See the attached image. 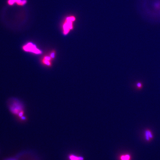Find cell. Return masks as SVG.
Listing matches in <instances>:
<instances>
[{"mask_svg":"<svg viewBox=\"0 0 160 160\" xmlns=\"http://www.w3.org/2000/svg\"><path fill=\"white\" fill-rule=\"evenodd\" d=\"M9 109L12 113L18 116L20 113L24 111L23 104L16 98H12L9 101Z\"/></svg>","mask_w":160,"mask_h":160,"instance_id":"6da1fadb","label":"cell"},{"mask_svg":"<svg viewBox=\"0 0 160 160\" xmlns=\"http://www.w3.org/2000/svg\"><path fill=\"white\" fill-rule=\"evenodd\" d=\"M75 20V18L74 16L67 17L66 18L62 26L63 34L66 35L73 29V22Z\"/></svg>","mask_w":160,"mask_h":160,"instance_id":"7a4b0ae2","label":"cell"},{"mask_svg":"<svg viewBox=\"0 0 160 160\" xmlns=\"http://www.w3.org/2000/svg\"><path fill=\"white\" fill-rule=\"evenodd\" d=\"M23 51L31 53L35 55H40L42 54V51L38 48L35 44L32 42L26 43L22 47Z\"/></svg>","mask_w":160,"mask_h":160,"instance_id":"3957f363","label":"cell"},{"mask_svg":"<svg viewBox=\"0 0 160 160\" xmlns=\"http://www.w3.org/2000/svg\"><path fill=\"white\" fill-rule=\"evenodd\" d=\"M69 160H84V157L81 156H77L75 155L71 154L69 156Z\"/></svg>","mask_w":160,"mask_h":160,"instance_id":"277c9868","label":"cell"},{"mask_svg":"<svg viewBox=\"0 0 160 160\" xmlns=\"http://www.w3.org/2000/svg\"><path fill=\"white\" fill-rule=\"evenodd\" d=\"M14 3H16L19 6H22L27 3L26 0H13Z\"/></svg>","mask_w":160,"mask_h":160,"instance_id":"5b68a950","label":"cell"},{"mask_svg":"<svg viewBox=\"0 0 160 160\" xmlns=\"http://www.w3.org/2000/svg\"><path fill=\"white\" fill-rule=\"evenodd\" d=\"M121 160H131V156L130 155L128 154L122 155L121 157Z\"/></svg>","mask_w":160,"mask_h":160,"instance_id":"8992f818","label":"cell"},{"mask_svg":"<svg viewBox=\"0 0 160 160\" xmlns=\"http://www.w3.org/2000/svg\"><path fill=\"white\" fill-rule=\"evenodd\" d=\"M49 55H50L51 58H52V59L53 60L56 56V52L54 50L51 51L49 53Z\"/></svg>","mask_w":160,"mask_h":160,"instance_id":"52a82bcc","label":"cell"},{"mask_svg":"<svg viewBox=\"0 0 160 160\" xmlns=\"http://www.w3.org/2000/svg\"><path fill=\"white\" fill-rule=\"evenodd\" d=\"M145 139L148 141H149L151 138L150 137L149 135V133L148 130H146L145 132Z\"/></svg>","mask_w":160,"mask_h":160,"instance_id":"ba28073f","label":"cell"},{"mask_svg":"<svg viewBox=\"0 0 160 160\" xmlns=\"http://www.w3.org/2000/svg\"><path fill=\"white\" fill-rule=\"evenodd\" d=\"M137 86L138 89H141L143 85L140 82H139L137 83Z\"/></svg>","mask_w":160,"mask_h":160,"instance_id":"9c48e42d","label":"cell"},{"mask_svg":"<svg viewBox=\"0 0 160 160\" xmlns=\"http://www.w3.org/2000/svg\"><path fill=\"white\" fill-rule=\"evenodd\" d=\"M20 119L21 120H22V121H25V120H26V117L25 116H22Z\"/></svg>","mask_w":160,"mask_h":160,"instance_id":"30bf717a","label":"cell"},{"mask_svg":"<svg viewBox=\"0 0 160 160\" xmlns=\"http://www.w3.org/2000/svg\"><path fill=\"white\" fill-rule=\"evenodd\" d=\"M5 160H17L16 159H15L14 158H9Z\"/></svg>","mask_w":160,"mask_h":160,"instance_id":"8fae6325","label":"cell"}]
</instances>
